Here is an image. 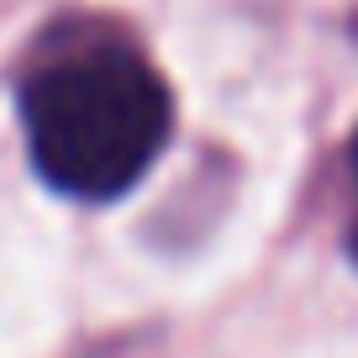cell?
<instances>
[{
  "label": "cell",
  "instance_id": "3957f363",
  "mask_svg": "<svg viewBox=\"0 0 358 358\" xmlns=\"http://www.w3.org/2000/svg\"><path fill=\"white\" fill-rule=\"evenodd\" d=\"M353 169H358V137H353Z\"/></svg>",
  "mask_w": 358,
  "mask_h": 358
},
{
  "label": "cell",
  "instance_id": "6da1fadb",
  "mask_svg": "<svg viewBox=\"0 0 358 358\" xmlns=\"http://www.w3.org/2000/svg\"><path fill=\"white\" fill-rule=\"evenodd\" d=\"M22 127L37 174L53 190L74 201H111L164 153L174 101L143 53L79 48L27 74Z\"/></svg>",
  "mask_w": 358,
  "mask_h": 358
},
{
  "label": "cell",
  "instance_id": "7a4b0ae2",
  "mask_svg": "<svg viewBox=\"0 0 358 358\" xmlns=\"http://www.w3.org/2000/svg\"><path fill=\"white\" fill-rule=\"evenodd\" d=\"M353 258H358V227H353Z\"/></svg>",
  "mask_w": 358,
  "mask_h": 358
}]
</instances>
